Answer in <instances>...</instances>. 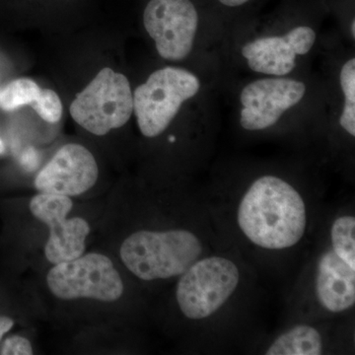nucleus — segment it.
<instances>
[{"label": "nucleus", "instance_id": "6ab92c4d", "mask_svg": "<svg viewBox=\"0 0 355 355\" xmlns=\"http://www.w3.org/2000/svg\"><path fill=\"white\" fill-rule=\"evenodd\" d=\"M1 355H31L33 349L31 343L27 338L20 336L7 338L0 349Z\"/></svg>", "mask_w": 355, "mask_h": 355}, {"label": "nucleus", "instance_id": "0eeeda50", "mask_svg": "<svg viewBox=\"0 0 355 355\" xmlns=\"http://www.w3.org/2000/svg\"><path fill=\"white\" fill-rule=\"evenodd\" d=\"M200 16L191 0H149L144 24L165 60H184L193 50Z\"/></svg>", "mask_w": 355, "mask_h": 355}, {"label": "nucleus", "instance_id": "20e7f679", "mask_svg": "<svg viewBox=\"0 0 355 355\" xmlns=\"http://www.w3.org/2000/svg\"><path fill=\"white\" fill-rule=\"evenodd\" d=\"M133 112V94L123 74L103 69L70 106L72 119L89 132L105 135L125 125Z\"/></svg>", "mask_w": 355, "mask_h": 355}, {"label": "nucleus", "instance_id": "dca6fc26", "mask_svg": "<svg viewBox=\"0 0 355 355\" xmlns=\"http://www.w3.org/2000/svg\"><path fill=\"white\" fill-rule=\"evenodd\" d=\"M340 86L345 102L340 123L347 132L355 135V58H350L340 70Z\"/></svg>", "mask_w": 355, "mask_h": 355}, {"label": "nucleus", "instance_id": "39448f33", "mask_svg": "<svg viewBox=\"0 0 355 355\" xmlns=\"http://www.w3.org/2000/svg\"><path fill=\"white\" fill-rule=\"evenodd\" d=\"M239 282V268L229 259H198L178 282V305L189 319H205L227 302Z\"/></svg>", "mask_w": 355, "mask_h": 355}, {"label": "nucleus", "instance_id": "4468645a", "mask_svg": "<svg viewBox=\"0 0 355 355\" xmlns=\"http://www.w3.org/2000/svg\"><path fill=\"white\" fill-rule=\"evenodd\" d=\"M333 251L355 270V218L352 216L338 217L331 228Z\"/></svg>", "mask_w": 355, "mask_h": 355}, {"label": "nucleus", "instance_id": "423d86ee", "mask_svg": "<svg viewBox=\"0 0 355 355\" xmlns=\"http://www.w3.org/2000/svg\"><path fill=\"white\" fill-rule=\"evenodd\" d=\"M53 295L64 300L89 298L113 302L123 293V284L108 257L97 253L57 263L46 277Z\"/></svg>", "mask_w": 355, "mask_h": 355}, {"label": "nucleus", "instance_id": "aec40b11", "mask_svg": "<svg viewBox=\"0 0 355 355\" xmlns=\"http://www.w3.org/2000/svg\"><path fill=\"white\" fill-rule=\"evenodd\" d=\"M21 163L24 166L26 169H32L37 164L36 153L34 150L30 149V150L26 151L23 154L22 159H21Z\"/></svg>", "mask_w": 355, "mask_h": 355}, {"label": "nucleus", "instance_id": "9b49d317", "mask_svg": "<svg viewBox=\"0 0 355 355\" xmlns=\"http://www.w3.org/2000/svg\"><path fill=\"white\" fill-rule=\"evenodd\" d=\"M316 293L320 304L330 312H343L354 305L355 270L334 251L324 252L318 263Z\"/></svg>", "mask_w": 355, "mask_h": 355}, {"label": "nucleus", "instance_id": "6e6552de", "mask_svg": "<svg viewBox=\"0 0 355 355\" xmlns=\"http://www.w3.org/2000/svg\"><path fill=\"white\" fill-rule=\"evenodd\" d=\"M72 207L71 198L53 193H39L30 202L33 216L50 228L44 254L53 265L78 258L85 251L90 226L80 217L67 218Z\"/></svg>", "mask_w": 355, "mask_h": 355}, {"label": "nucleus", "instance_id": "412c9836", "mask_svg": "<svg viewBox=\"0 0 355 355\" xmlns=\"http://www.w3.org/2000/svg\"><path fill=\"white\" fill-rule=\"evenodd\" d=\"M14 321L11 318L0 317V340L12 329Z\"/></svg>", "mask_w": 355, "mask_h": 355}, {"label": "nucleus", "instance_id": "f8f14e48", "mask_svg": "<svg viewBox=\"0 0 355 355\" xmlns=\"http://www.w3.org/2000/svg\"><path fill=\"white\" fill-rule=\"evenodd\" d=\"M242 55L253 71L275 76L291 73L297 55L284 36L254 40L243 46Z\"/></svg>", "mask_w": 355, "mask_h": 355}, {"label": "nucleus", "instance_id": "a211bd4d", "mask_svg": "<svg viewBox=\"0 0 355 355\" xmlns=\"http://www.w3.org/2000/svg\"><path fill=\"white\" fill-rule=\"evenodd\" d=\"M284 37L296 55H304L309 53L316 41V33L308 26L293 28Z\"/></svg>", "mask_w": 355, "mask_h": 355}, {"label": "nucleus", "instance_id": "f257e3e1", "mask_svg": "<svg viewBox=\"0 0 355 355\" xmlns=\"http://www.w3.org/2000/svg\"><path fill=\"white\" fill-rule=\"evenodd\" d=\"M237 220L243 234L257 246L287 249L295 246L305 234V202L284 180L261 177L242 198Z\"/></svg>", "mask_w": 355, "mask_h": 355}, {"label": "nucleus", "instance_id": "5701e85b", "mask_svg": "<svg viewBox=\"0 0 355 355\" xmlns=\"http://www.w3.org/2000/svg\"><path fill=\"white\" fill-rule=\"evenodd\" d=\"M4 153V144L3 142H2L1 137H0V155L1 154H3Z\"/></svg>", "mask_w": 355, "mask_h": 355}, {"label": "nucleus", "instance_id": "7ed1b4c3", "mask_svg": "<svg viewBox=\"0 0 355 355\" xmlns=\"http://www.w3.org/2000/svg\"><path fill=\"white\" fill-rule=\"evenodd\" d=\"M200 89V79L186 69L167 67L151 73L133 93V112L142 135L156 137L164 132L183 103Z\"/></svg>", "mask_w": 355, "mask_h": 355}, {"label": "nucleus", "instance_id": "f3484780", "mask_svg": "<svg viewBox=\"0 0 355 355\" xmlns=\"http://www.w3.org/2000/svg\"><path fill=\"white\" fill-rule=\"evenodd\" d=\"M32 109L48 123H55L62 116V104L60 97L51 89H42L41 93L31 105Z\"/></svg>", "mask_w": 355, "mask_h": 355}, {"label": "nucleus", "instance_id": "2eb2a0df", "mask_svg": "<svg viewBox=\"0 0 355 355\" xmlns=\"http://www.w3.org/2000/svg\"><path fill=\"white\" fill-rule=\"evenodd\" d=\"M42 89L29 78H19L7 84L0 91V108L11 112L24 106H31Z\"/></svg>", "mask_w": 355, "mask_h": 355}, {"label": "nucleus", "instance_id": "1a4fd4ad", "mask_svg": "<svg viewBox=\"0 0 355 355\" xmlns=\"http://www.w3.org/2000/svg\"><path fill=\"white\" fill-rule=\"evenodd\" d=\"M305 84L289 78L254 80L243 89L240 123L247 130H263L275 125L287 110L304 97Z\"/></svg>", "mask_w": 355, "mask_h": 355}, {"label": "nucleus", "instance_id": "ddd939ff", "mask_svg": "<svg viewBox=\"0 0 355 355\" xmlns=\"http://www.w3.org/2000/svg\"><path fill=\"white\" fill-rule=\"evenodd\" d=\"M323 350L321 334L313 327L299 324L280 335L266 350L268 355H319Z\"/></svg>", "mask_w": 355, "mask_h": 355}, {"label": "nucleus", "instance_id": "4be33fe9", "mask_svg": "<svg viewBox=\"0 0 355 355\" xmlns=\"http://www.w3.org/2000/svg\"><path fill=\"white\" fill-rule=\"evenodd\" d=\"M221 6L228 7V8H238L246 6L252 0H217Z\"/></svg>", "mask_w": 355, "mask_h": 355}, {"label": "nucleus", "instance_id": "9d476101", "mask_svg": "<svg viewBox=\"0 0 355 355\" xmlns=\"http://www.w3.org/2000/svg\"><path fill=\"white\" fill-rule=\"evenodd\" d=\"M98 166L94 156L80 144L62 146L39 173L35 187L42 193L76 197L94 186Z\"/></svg>", "mask_w": 355, "mask_h": 355}, {"label": "nucleus", "instance_id": "f03ea898", "mask_svg": "<svg viewBox=\"0 0 355 355\" xmlns=\"http://www.w3.org/2000/svg\"><path fill=\"white\" fill-rule=\"evenodd\" d=\"M202 243L183 229L139 231L121 244V261L139 279H167L182 275L200 259Z\"/></svg>", "mask_w": 355, "mask_h": 355}, {"label": "nucleus", "instance_id": "b1692460", "mask_svg": "<svg viewBox=\"0 0 355 355\" xmlns=\"http://www.w3.org/2000/svg\"><path fill=\"white\" fill-rule=\"evenodd\" d=\"M350 29H352V36H354V38L355 37V20H352V28H350Z\"/></svg>", "mask_w": 355, "mask_h": 355}]
</instances>
